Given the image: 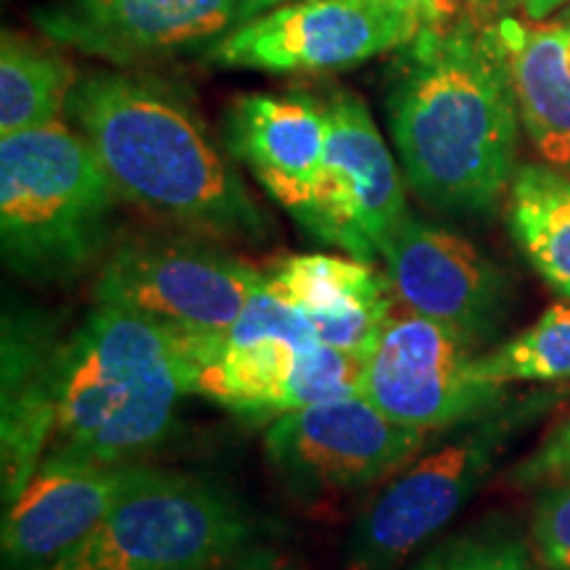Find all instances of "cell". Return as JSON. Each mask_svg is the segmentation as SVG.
<instances>
[{
    "label": "cell",
    "mask_w": 570,
    "mask_h": 570,
    "mask_svg": "<svg viewBox=\"0 0 570 570\" xmlns=\"http://www.w3.org/2000/svg\"><path fill=\"white\" fill-rule=\"evenodd\" d=\"M412 570H537L531 544L504 520H487L439 541Z\"/></svg>",
    "instance_id": "obj_22"
},
{
    "label": "cell",
    "mask_w": 570,
    "mask_h": 570,
    "mask_svg": "<svg viewBox=\"0 0 570 570\" xmlns=\"http://www.w3.org/2000/svg\"><path fill=\"white\" fill-rule=\"evenodd\" d=\"M381 259L404 309L446 325L473 348L508 323L510 277L462 235L410 214Z\"/></svg>",
    "instance_id": "obj_13"
},
{
    "label": "cell",
    "mask_w": 570,
    "mask_h": 570,
    "mask_svg": "<svg viewBox=\"0 0 570 570\" xmlns=\"http://www.w3.org/2000/svg\"><path fill=\"white\" fill-rule=\"evenodd\" d=\"M75 85V67L59 51L6 30L0 42V135L63 122Z\"/></svg>",
    "instance_id": "obj_20"
},
{
    "label": "cell",
    "mask_w": 570,
    "mask_h": 570,
    "mask_svg": "<svg viewBox=\"0 0 570 570\" xmlns=\"http://www.w3.org/2000/svg\"><path fill=\"white\" fill-rule=\"evenodd\" d=\"M570 6V0H525L523 3V19L533 21V24H544L552 13H558L560 9Z\"/></svg>",
    "instance_id": "obj_28"
},
{
    "label": "cell",
    "mask_w": 570,
    "mask_h": 570,
    "mask_svg": "<svg viewBox=\"0 0 570 570\" xmlns=\"http://www.w3.org/2000/svg\"><path fill=\"white\" fill-rule=\"evenodd\" d=\"M425 27L373 0H294L214 40L204 59L265 75H327L404 51Z\"/></svg>",
    "instance_id": "obj_9"
},
{
    "label": "cell",
    "mask_w": 570,
    "mask_h": 570,
    "mask_svg": "<svg viewBox=\"0 0 570 570\" xmlns=\"http://www.w3.org/2000/svg\"><path fill=\"white\" fill-rule=\"evenodd\" d=\"M389 122L404 180L420 202L489 217L518 169V101L494 27L465 19L423 30L402 51Z\"/></svg>",
    "instance_id": "obj_1"
},
{
    "label": "cell",
    "mask_w": 570,
    "mask_h": 570,
    "mask_svg": "<svg viewBox=\"0 0 570 570\" xmlns=\"http://www.w3.org/2000/svg\"><path fill=\"white\" fill-rule=\"evenodd\" d=\"M325 114L327 146L312 238L375 265L410 217L407 180L356 92H333Z\"/></svg>",
    "instance_id": "obj_11"
},
{
    "label": "cell",
    "mask_w": 570,
    "mask_h": 570,
    "mask_svg": "<svg viewBox=\"0 0 570 570\" xmlns=\"http://www.w3.org/2000/svg\"><path fill=\"white\" fill-rule=\"evenodd\" d=\"M140 465H109L51 446L3 510V570H48L82 544L130 489Z\"/></svg>",
    "instance_id": "obj_14"
},
{
    "label": "cell",
    "mask_w": 570,
    "mask_h": 570,
    "mask_svg": "<svg viewBox=\"0 0 570 570\" xmlns=\"http://www.w3.org/2000/svg\"><path fill=\"white\" fill-rule=\"evenodd\" d=\"M225 151L256 177L306 233H315L327 114L309 92H246L223 122Z\"/></svg>",
    "instance_id": "obj_16"
},
{
    "label": "cell",
    "mask_w": 570,
    "mask_h": 570,
    "mask_svg": "<svg viewBox=\"0 0 570 570\" xmlns=\"http://www.w3.org/2000/svg\"><path fill=\"white\" fill-rule=\"evenodd\" d=\"M510 59L520 125L544 164L570 169V69L560 24H497Z\"/></svg>",
    "instance_id": "obj_18"
},
{
    "label": "cell",
    "mask_w": 570,
    "mask_h": 570,
    "mask_svg": "<svg viewBox=\"0 0 570 570\" xmlns=\"http://www.w3.org/2000/svg\"><path fill=\"white\" fill-rule=\"evenodd\" d=\"M431 436L354 394L269 420L265 454L281 487L298 502L315 504L381 487Z\"/></svg>",
    "instance_id": "obj_8"
},
{
    "label": "cell",
    "mask_w": 570,
    "mask_h": 570,
    "mask_svg": "<svg viewBox=\"0 0 570 570\" xmlns=\"http://www.w3.org/2000/svg\"><path fill=\"white\" fill-rule=\"evenodd\" d=\"M473 375L491 386L570 381V304H558L504 344L475 354Z\"/></svg>",
    "instance_id": "obj_21"
},
{
    "label": "cell",
    "mask_w": 570,
    "mask_h": 570,
    "mask_svg": "<svg viewBox=\"0 0 570 570\" xmlns=\"http://www.w3.org/2000/svg\"><path fill=\"white\" fill-rule=\"evenodd\" d=\"M188 394L190 362L175 333L96 304L67 336L51 446L127 465L173 433Z\"/></svg>",
    "instance_id": "obj_3"
},
{
    "label": "cell",
    "mask_w": 570,
    "mask_h": 570,
    "mask_svg": "<svg viewBox=\"0 0 570 570\" xmlns=\"http://www.w3.org/2000/svg\"><path fill=\"white\" fill-rule=\"evenodd\" d=\"M252 537V518L223 483L140 465L104 523L48 570H217Z\"/></svg>",
    "instance_id": "obj_6"
},
{
    "label": "cell",
    "mask_w": 570,
    "mask_h": 570,
    "mask_svg": "<svg viewBox=\"0 0 570 570\" xmlns=\"http://www.w3.org/2000/svg\"><path fill=\"white\" fill-rule=\"evenodd\" d=\"M508 227L554 294L570 302V175L550 164H518L508 190Z\"/></svg>",
    "instance_id": "obj_19"
},
{
    "label": "cell",
    "mask_w": 570,
    "mask_h": 570,
    "mask_svg": "<svg viewBox=\"0 0 570 570\" xmlns=\"http://www.w3.org/2000/svg\"><path fill=\"white\" fill-rule=\"evenodd\" d=\"M69 333L51 312L19 302L0 325V489L17 502L46 458L59 420L63 348Z\"/></svg>",
    "instance_id": "obj_15"
},
{
    "label": "cell",
    "mask_w": 570,
    "mask_h": 570,
    "mask_svg": "<svg viewBox=\"0 0 570 570\" xmlns=\"http://www.w3.org/2000/svg\"><path fill=\"white\" fill-rule=\"evenodd\" d=\"M562 481H570V415L508 473V483L515 489H544Z\"/></svg>",
    "instance_id": "obj_24"
},
{
    "label": "cell",
    "mask_w": 570,
    "mask_h": 570,
    "mask_svg": "<svg viewBox=\"0 0 570 570\" xmlns=\"http://www.w3.org/2000/svg\"><path fill=\"white\" fill-rule=\"evenodd\" d=\"M259 269L194 233L114 238L96 269L92 298L167 327L177 338L223 336L265 285Z\"/></svg>",
    "instance_id": "obj_7"
},
{
    "label": "cell",
    "mask_w": 570,
    "mask_h": 570,
    "mask_svg": "<svg viewBox=\"0 0 570 570\" xmlns=\"http://www.w3.org/2000/svg\"><path fill=\"white\" fill-rule=\"evenodd\" d=\"M560 24H570V6H566V11H562Z\"/></svg>",
    "instance_id": "obj_30"
},
{
    "label": "cell",
    "mask_w": 570,
    "mask_h": 570,
    "mask_svg": "<svg viewBox=\"0 0 570 570\" xmlns=\"http://www.w3.org/2000/svg\"><path fill=\"white\" fill-rule=\"evenodd\" d=\"M531 547L547 570H570V481L539 489L531 515Z\"/></svg>",
    "instance_id": "obj_23"
},
{
    "label": "cell",
    "mask_w": 570,
    "mask_h": 570,
    "mask_svg": "<svg viewBox=\"0 0 570 570\" xmlns=\"http://www.w3.org/2000/svg\"><path fill=\"white\" fill-rule=\"evenodd\" d=\"M523 3L525 0H462V19L473 27H494L515 11H523Z\"/></svg>",
    "instance_id": "obj_26"
},
{
    "label": "cell",
    "mask_w": 570,
    "mask_h": 570,
    "mask_svg": "<svg viewBox=\"0 0 570 570\" xmlns=\"http://www.w3.org/2000/svg\"><path fill=\"white\" fill-rule=\"evenodd\" d=\"M117 202L90 142L67 122L0 140V248L13 275L69 285L98 269Z\"/></svg>",
    "instance_id": "obj_4"
},
{
    "label": "cell",
    "mask_w": 570,
    "mask_h": 570,
    "mask_svg": "<svg viewBox=\"0 0 570 570\" xmlns=\"http://www.w3.org/2000/svg\"><path fill=\"white\" fill-rule=\"evenodd\" d=\"M373 3L410 13L420 19L425 30H441L462 17V0H373Z\"/></svg>",
    "instance_id": "obj_25"
},
{
    "label": "cell",
    "mask_w": 570,
    "mask_h": 570,
    "mask_svg": "<svg viewBox=\"0 0 570 570\" xmlns=\"http://www.w3.org/2000/svg\"><path fill=\"white\" fill-rule=\"evenodd\" d=\"M267 288L309 320L317 341L367 360L394 315V288L370 262L336 254H291L267 275Z\"/></svg>",
    "instance_id": "obj_17"
},
{
    "label": "cell",
    "mask_w": 570,
    "mask_h": 570,
    "mask_svg": "<svg viewBox=\"0 0 570 570\" xmlns=\"http://www.w3.org/2000/svg\"><path fill=\"white\" fill-rule=\"evenodd\" d=\"M225 570H302L294 560L265 547H246L238 558L227 562Z\"/></svg>",
    "instance_id": "obj_27"
},
{
    "label": "cell",
    "mask_w": 570,
    "mask_h": 570,
    "mask_svg": "<svg viewBox=\"0 0 570 570\" xmlns=\"http://www.w3.org/2000/svg\"><path fill=\"white\" fill-rule=\"evenodd\" d=\"M475 348L415 312L391 315L365 360L360 394L396 423L436 433L504 402L512 391L473 375Z\"/></svg>",
    "instance_id": "obj_10"
},
{
    "label": "cell",
    "mask_w": 570,
    "mask_h": 570,
    "mask_svg": "<svg viewBox=\"0 0 570 570\" xmlns=\"http://www.w3.org/2000/svg\"><path fill=\"white\" fill-rule=\"evenodd\" d=\"M560 24V21H558ZM562 27V46H566V61H568V69H570V24H560Z\"/></svg>",
    "instance_id": "obj_29"
},
{
    "label": "cell",
    "mask_w": 570,
    "mask_h": 570,
    "mask_svg": "<svg viewBox=\"0 0 570 570\" xmlns=\"http://www.w3.org/2000/svg\"><path fill=\"white\" fill-rule=\"evenodd\" d=\"M560 402V389H531L433 433L356 515L346 539L344 570L402 566L458 518L512 444Z\"/></svg>",
    "instance_id": "obj_5"
},
{
    "label": "cell",
    "mask_w": 570,
    "mask_h": 570,
    "mask_svg": "<svg viewBox=\"0 0 570 570\" xmlns=\"http://www.w3.org/2000/svg\"><path fill=\"white\" fill-rule=\"evenodd\" d=\"M67 114L122 202L173 230L219 244L262 246L269 240L273 223L233 167L230 154L169 82L96 71L77 80Z\"/></svg>",
    "instance_id": "obj_2"
},
{
    "label": "cell",
    "mask_w": 570,
    "mask_h": 570,
    "mask_svg": "<svg viewBox=\"0 0 570 570\" xmlns=\"http://www.w3.org/2000/svg\"><path fill=\"white\" fill-rule=\"evenodd\" d=\"M281 0H48L32 9L38 32L56 46L135 67L204 40H219Z\"/></svg>",
    "instance_id": "obj_12"
}]
</instances>
